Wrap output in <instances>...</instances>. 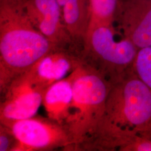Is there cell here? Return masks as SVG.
Instances as JSON below:
<instances>
[{
    "label": "cell",
    "instance_id": "cell-5",
    "mask_svg": "<svg viewBox=\"0 0 151 151\" xmlns=\"http://www.w3.org/2000/svg\"><path fill=\"white\" fill-rule=\"evenodd\" d=\"M4 125L11 129L17 140L12 151H72L65 127L48 118L34 116Z\"/></svg>",
    "mask_w": 151,
    "mask_h": 151
},
{
    "label": "cell",
    "instance_id": "cell-13",
    "mask_svg": "<svg viewBox=\"0 0 151 151\" xmlns=\"http://www.w3.org/2000/svg\"><path fill=\"white\" fill-rule=\"evenodd\" d=\"M133 70L151 89V47L138 49L133 65Z\"/></svg>",
    "mask_w": 151,
    "mask_h": 151
},
{
    "label": "cell",
    "instance_id": "cell-6",
    "mask_svg": "<svg viewBox=\"0 0 151 151\" xmlns=\"http://www.w3.org/2000/svg\"><path fill=\"white\" fill-rule=\"evenodd\" d=\"M45 91L27 71L16 77L1 95L0 123L8 124L35 116L42 104Z\"/></svg>",
    "mask_w": 151,
    "mask_h": 151
},
{
    "label": "cell",
    "instance_id": "cell-2",
    "mask_svg": "<svg viewBox=\"0 0 151 151\" xmlns=\"http://www.w3.org/2000/svg\"><path fill=\"white\" fill-rule=\"evenodd\" d=\"M73 73V97L63 126L70 136L72 151H80L103 119L111 85L82 60Z\"/></svg>",
    "mask_w": 151,
    "mask_h": 151
},
{
    "label": "cell",
    "instance_id": "cell-15",
    "mask_svg": "<svg viewBox=\"0 0 151 151\" xmlns=\"http://www.w3.org/2000/svg\"></svg>",
    "mask_w": 151,
    "mask_h": 151
},
{
    "label": "cell",
    "instance_id": "cell-3",
    "mask_svg": "<svg viewBox=\"0 0 151 151\" xmlns=\"http://www.w3.org/2000/svg\"><path fill=\"white\" fill-rule=\"evenodd\" d=\"M118 129L151 138V89L133 70L111 85L103 119L91 138Z\"/></svg>",
    "mask_w": 151,
    "mask_h": 151
},
{
    "label": "cell",
    "instance_id": "cell-4",
    "mask_svg": "<svg viewBox=\"0 0 151 151\" xmlns=\"http://www.w3.org/2000/svg\"><path fill=\"white\" fill-rule=\"evenodd\" d=\"M114 25L97 26L87 32L80 57L111 85L133 70L138 48L127 38L116 40Z\"/></svg>",
    "mask_w": 151,
    "mask_h": 151
},
{
    "label": "cell",
    "instance_id": "cell-10",
    "mask_svg": "<svg viewBox=\"0 0 151 151\" xmlns=\"http://www.w3.org/2000/svg\"><path fill=\"white\" fill-rule=\"evenodd\" d=\"M73 78V71L48 87L44 93L42 105L48 118L63 125L72 100Z\"/></svg>",
    "mask_w": 151,
    "mask_h": 151
},
{
    "label": "cell",
    "instance_id": "cell-12",
    "mask_svg": "<svg viewBox=\"0 0 151 151\" xmlns=\"http://www.w3.org/2000/svg\"><path fill=\"white\" fill-rule=\"evenodd\" d=\"M90 22L88 30L103 25H114L118 0H89Z\"/></svg>",
    "mask_w": 151,
    "mask_h": 151
},
{
    "label": "cell",
    "instance_id": "cell-9",
    "mask_svg": "<svg viewBox=\"0 0 151 151\" xmlns=\"http://www.w3.org/2000/svg\"><path fill=\"white\" fill-rule=\"evenodd\" d=\"M81 62L78 52L67 49H56L38 60L27 72L38 85L46 90L69 75Z\"/></svg>",
    "mask_w": 151,
    "mask_h": 151
},
{
    "label": "cell",
    "instance_id": "cell-14",
    "mask_svg": "<svg viewBox=\"0 0 151 151\" xmlns=\"http://www.w3.org/2000/svg\"><path fill=\"white\" fill-rule=\"evenodd\" d=\"M17 143L15 137L7 125L0 124V151H12Z\"/></svg>",
    "mask_w": 151,
    "mask_h": 151
},
{
    "label": "cell",
    "instance_id": "cell-11",
    "mask_svg": "<svg viewBox=\"0 0 151 151\" xmlns=\"http://www.w3.org/2000/svg\"><path fill=\"white\" fill-rule=\"evenodd\" d=\"M63 16L73 43L82 50L90 22L89 0H65Z\"/></svg>",
    "mask_w": 151,
    "mask_h": 151
},
{
    "label": "cell",
    "instance_id": "cell-1",
    "mask_svg": "<svg viewBox=\"0 0 151 151\" xmlns=\"http://www.w3.org/2000/svg\"><path fill=\"white\" fill-rule=\"evenodd\" d=\"M34 26L25 0H0V92L56 49Z\"/></svg>",
    "mask_w": 151,
    "mask_h": 151
},
{
    "label": "cell",
    "instance_id": "cell-7",
    "mask_svg": "<svg viewBox=\"0 0 151 151\" xmlns=\"http://www.w3.org/2000/svg\"><path fill=\"white\" fill-rule=\"evenodd\" d=\"M115 24L138 48L151 47V0H118Z\"/></svg>",
    "mask_w": 151,
    "mask_h": 151
},
{
    "label": "cell",
    "instance_id": "cell-8",
    "mask_svg": "<svg viewBox=\"0 0 151 151\" xmlns=\"http://www.w3.org/2000/svg\"><path fill=\"white\" fill-rule=\"evenodd\" d=\"M27 15L34 26L57 47L78 51L65 27L57 0H25Z\"/></svg>",
    "mask_w": 151,
    "mask_h": 151
}]
</instances>
